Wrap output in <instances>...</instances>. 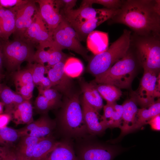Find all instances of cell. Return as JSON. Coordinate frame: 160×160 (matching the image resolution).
<instances>
[{
	"mask_svg": "<svg viewBox=\"0 0 160 160\" xmlns=\"http://www.w3.org/2000/svg\"><path fill=\"white\" fill-rule=\"evenodd\" d=\"M38 89L39 95L44 96L58 107L61 106L62 103L61 100V95L57 90L52 88L45 89Z\"/></svg>",
	"mask_w": 160,
	"mask_h": 160,
	"instance_id": "obj_36",
	"label": "cell"
},
{
	"mask_svg": "<svg viewBox=\"0 0 160 160\" xmlns=\"http://www.w3.org/2000/svg\"><path fill=\"white\" fill-rule=\"evenodd\" d=\"M132 32L124 29L121 36L106 50L89 58L87 71L97 77L105 73L123 57L129 48Z\"/></svg>",
	"mask_w": 160,
	"mask_h": 160,
	"instance_id": "obj_4",
	"label": "cell"
},
{
	"mask_svg": "<svg viewBox=\"0 0 160 160\" xmlns=\"http://www.w3.org/2000/svg\"><path fill=\"white\" fill-rule=\"evenodd\" d=\"M130 44L144 70L158 75L160 69V36H140L132 32Z\"/></svg>",
	"mask_w": 160,
	"mask_h": 160,
	"instance_id": "obj_5",
	"label": "cell"
},
{
	"mask_svg": "<svg viewBox=\"0 0 160 160\" xmlns=\"http://www.w3.org/2000/svg\"><path fill=\"white\" fill-rule=\"evenodd\" d=\"M0 100L4 105V113L10 115L17 105L27 100L5 84L0 83Z\"/></svg>",
	"mask_w": 160,
	"mask_h": 160,
	"instance_id": "obj_20",
	"label": "cell"
},
{
	"mask_svg": "<svg viewBox=\"0 0 160 160\" xmlns=\"http://www.w3.org/2000/svg\"><path fill=\"white\" fill-rule=\"evenodd\" d=\"M20 137L17 130L6 127L0 129V145L9 147Z\"/></svg>",
	"mask_w": 160,
	"mask_h": 160,
	"instance_id": "obj_30",
	"label": "cell"
},
{
	"mask_svg": "<svg viewBox=\"0 0 160 160\" xmlns=\"http://www.w3.org/2000/svg\"><path fill=\"white\" fill-rule=\"evenodd\" d=\"M118 9H95L92 6L81 4L79 8L60 12L63 17L75 30L86 22L98 17L115 12Z\"/></svg>",
	"mask_w": 160,
	"mask_h": 160,
	"instance_id": "obj_10",
	"label": "cell"
},
{
	"mask_svg": "<svg viewBox=\"0 0 160 160\" xmlns=\"http://www.w3.org/2000/svg\"><path fill=\"white\" fill-rule=\"evenodd\" d=\"M3 77V76L2 75H0V81Z\"/></svg>",
	"mask_w": 160,
	"mask_h": 160,
	"instance_id": "obj_48",
	"label": "cell"
},
{
	"mask_svg": "<svg viewBox=\"0 0 160 160\" xmlns=\"http://www.w3.org/2000/svg\"><path fill=\"white\" fill-rule=\"evenodd\" d=\"M4 107V104L1 102L0 101V114L2 113Z\"/></svg>",
	"mask_w": 160,
	"mask_h": 160,
	"instance_id": "obj_46",
	"label": "cell"
},
{
	"mask_svg": "<svg viewBox=\"0 0 160 160\" xmlns=\"http://www.w3.org/2000/svg\"><path fill=\"white\" fill-rule=\"evenodd\" d=\"M84 69L82 63L76 58L68 57L64 63V72L67 75L71 78L79 76L82 73Z\"/></svg>",
	"mask_w": 160,
	"mask_h": 160,
	"instance_id": "obj_29",
	"label": "cell"
},
{
	"mask_svg": "<svg viewBox=\"0 0 160 160\" xmlns=\"http://www.w3.org/2000/svg\"><path fill=\"white\" fill-rule=\"evenodd\" d=\"M149 124L152 129L159 131L160 130V114L154 116L147 122Z\"/></svg>",
	"mask_w": 160,
	"mask_h": 160,
	"instance_id": "obj_40",
	"label": "cell"
},
{
	"mask_svg": "<svg viewBox=\"0 0 160 160\" xmlns=\"http://www.w3.org/2000/svg\"><path fill=\"white\" fill-rule=\"evenodd\" d=\"M56 125L55 121L45 114H42L37 120L17 130L20 137L29 136L43 138L49 136Z\"/></svg>",
	"mask_w": 160,
	"mask_h": 160,
	"instance_id": "obj_13",
	"label": "cell"
},
{
	"mask_svg": "<svg viewBox=\"0 0 160 160\" xmlns=\"http://www.w3.org/2000/svg\"><path fill=\"white\" fill-rule=\"evenodd\" d=\"M108 23L124 25L138 35L160 36V1L124 0Z\"/></svg>",
	"mask_w": 160,
	"mask_h": 160,
	"instance_id": "obj_1",
	"label": "cell"
},
{
	"mask_svg": "<svg viewBox=\"0 0 160 160\" xmlns=\"http://www.w3.org/2000/svg\"><path fill=\"white\" fill-rule=\"evenodd\" d=\"M13 80L16 92L25 88H34L32 77L30 72L26 68L14 72Z\"/></svg>",
	"mask_w": 160,
	"mask_h": 160,
	"instance_id": "obj_28",
	"label": "cell"
},
{
	"mask_svg": "<svg viewBox=\"0 0 160 160\" xmlns=\"http://www.w3.org/2000/svg\"><path fill=\"white\" fill-rule=\"evenodd\" d=\"M31 73L35 86H37L47 73L48 68L44 65L35 63H28L26 68Z\"/></svg>",
	"mask_w": 160,
	"mask_h": 160,
	"instance_id": "obj_31",
	"label": "cell"
},
{
	"mask_svg": "<svg viewBox=\"0 0 160 160\" xmlns=\"http://www.w3.org/2000/svg\"><path fill=\"white\" fill-rule=\"evenodd\" d=\"M92 83L102 97L107 102L115 103L122 95V92L120 89L114 85L108 84L97 85L94 82Z\"/></svg>",
	"mask_w": 160,
	"mask_h": 160,
	"instance_id": "obj_27",
	"label": "cell"
},
{
	"mask_svg": "<svg viewBox=\"0 0 160 160\" xmlns=\"http://www.w3.org/2000/svg\"><path fill=\"white\" fill-rule=\"evenodd\" d=\"M12 152L8 148L2 160H11Z\"/></svg>",
	"mask_w": 160,
	"mask_h": 160,
	"instance_id": "obj_45",
	"label": "cell"
},
{
	"mask_svg": "<svg viewBox=\"0 0 160 160\" xmlns=\"http://www.w3.org/2000/svg\"><path fill=\"white\" fill-rule=\"evenodd\" d=\"M123 1L121 0H83L81 3L92 6L93 4H97L103 5L107 9H118L121 8Z\"/></svg>",
	"mask_w": 160,
	"mask_h": 160,
	"instance_id": "obj_35",
	"label": "cell"
},
{
	"mask_svg": "<svg viewBox=\"0 0 160 160\" xmlns=\"http://www.w3.org/2000/svg\"><path fill=\"white\" fill-rule=\"evenodd\" d=\"M20 137L15 151H14L16 158L17 160H31L36 145L43 138L29 136Z\"/></svg>",
	"mask_w": 160,
	"mask_h": 160,
	"instance_id": "obj_21",
	"label": "cell"
},
{
	"mask_svg": "<svg viewBox=\"0 0 160 160\" xmlns=\"http://www.w3.org/2000/svg\"><path fill=\"white\" fill-rule=\"evenodd\" d=\"M59 143L49 136L43 138L36 145L31 160H47Z\"/></svg>",
	"mask_w": 160,
	"mask_h": 160,
	"instance_id": "obj_25",
	"label": "cell"
},
{
	"mask_svg": "<svg viewBox=\"0 0 160 160\" xmlns=\"http://www.w3.org/2000/svg\"><path fill=\"white\" fill-rule=\"evenodd\" d=\"M55 120L59 132L65 139L84 138L89 134L80 104L79 95L66 96Z\"/></svg>",
	"mask_w": 160,
	"mask_h": 160,
	"instance_id": "obj_2",
	"label": "cell"
},
{
	"mask_svg": "<svg viewBox=\"0 0 160 160\" xmlns=\"http://www.w3.org/2000/svg\"><path fill=\"white\" fill-rule=\"evenodd\" d=\"M29 0H0V5L8 9L12 8L25 4Z\"/></svg>",
	"mask_w": 160,
	"mask_h": 160,
	"instance_id": "obj_39",
	"label": "cell"
},
{
	"mask_svg": "<svg viewBox=\"0 0 160 160\" xmlns=\"http://www.w3.org/2000/svg\"><path fill=\"white\" fill-rule=\"evenodd\" d=\"M81 108L83 116L89 134L95 136L101 135L108 128L102 120L100 121L99 113L82 99Z\"/></svg>",
	"mask_w": 160,
	"mask_h": 160,
	"instance_id": "obj_16",
	"label": "cell"
},
{
	"mask_svg": "<svg viewBox=\"0 0 160 160\" xmlns=\"http://www.w3.org/2000/svg\"><path fill=\"white\" fill-rule=\"evenodd\" d=\"M138 63L140 64L135 49L130 44L125 55L105 73L95 77L93 82L112 85L119 89L128 88L131 84Z\"/></svg>",
	"mask_w": 160,
	"mask_h": 160,
	"instance_id": "obj_3",
	"label": "cell"
},
{
	"mask_svg": "<svg viewBox=\"0 0 160 160\" xmlns=\"http://www.w3.org/2000/svg\"><path fill=\"white\" fill-rule=\"evenodd\" d=\"M38 89H47L52 88V83L48 77L44 76L37 86Z\"/></svg>",
	"mask_w": 160,
	"mask_h": 160,
	"instance_id": "obj_41",
	"label": "cell"
},
{
	"mask_svg": "<svg viewBox=\"0 0 160 160\" xmlns=\"http://www.w3.org/2000/svg\"><path fill=\"white\" fill-rule=\"evenodd\" d=\"M108 34L105 32L94 31L87 36V46L95 55L100 53L108 48Z\"/></svg>",
	"mask_w": 160,
	"mask_h": 160,
	"instance_id": "obj_23",
	"label": "cell"
},
{
	"mask_svg": "<svg viewBox=\"0 0 160 160\" xmlns=\"http://www.w3.org/2000/svg\"><path fill=\"white\" fill-rule=\"evenodd\" d=\"M34 104L36 111L42 114H47L50 110L58 107L44 96L39 95L36 98Z\"/></svg>",
	"mask_w": 160,
	"mask_h": 160,
	"instance_id": "obj_32",
	"label": "cell"
},
{
	"mask_svg": "<svg viewBox=\"0 0 160 160\" xmlns=\"http://www.w3.org/2000/svg\"><path fill=\"white\" fill-rule=\"evenodd\" d=\"M54 43L62 50L68 49L81 55L89 60L87 49L81 44V39L74 28L63 17L57 27L52 32Z\"/></svg>",
	"mask_w": 160,
	"mask_h": 160,
	"instance_id": "obj_8",
	"label": "cell"
},
{
	"mask_svg": "<svg viewBox=\"0 0 160 160\" xmlns=\"http://www.w3.org/2000/svg\"><path fill=\"white\" fill-rule=\"evenodd\" d=\"M91 137L80 138L74 148L76 160H113L118 153L114 148L92 140Z\"/></svg>",
	"mask_w": 160,
	"mask_h": 160,
	"instance_id": "obj_7",
	"label": "cell"
},
{
	"mask_svg": "<svg viewBox=\"0 0 160 160\" xmlns=\"http://www.w3.org/2000/svg\"><path fill=\"white\" fill-rule=\"evenodd\" d=\"M62 50L53 42L47 65L46 66L47 68H50L60 62L66 61L68 57Z\"/></svg>",
	"mask_w": 160,
	"mask_h": 160,
	"instance_id": "obj_33",
	"label": "cell"
},
{
	"mask_svg": "<svg viewBox=\"0 0 160 160\" xmlns=\"http://www.w3.org/2000/svg\"><path fill=\"white\" fill-rule=\"evenodd\" d=\"M11 160H17L16 158L14 151H12Z\"/></svg>",
	"mask_w": 160,
	"mask_h": 160,
	"instance_id": "obj_47",
	"label": "cell"
},
{
	"mask_svg": "<svg viewBox=\"0 0 160 160\" xmlns=\"http://www.w3.org/2000/svg\"><path fill=\"white\" fill-rule=\"evenodd\" d=\"M76 0H57L58 4L60 8V12L69 11L73 9L76 5Z\"/></svg>",
	"mask_w": 160,
	"mask_h": 160,
	"instance_id": "obj_37",
	"label": "cell"
},
{
	"mask_svg": "<svg viewBox=\"0 0 160 160\" xmlns=\"http://www.w3.org/2000/svg\"><path fill=\"white\" fill-rule=\"evenodd\" d=\"M11 120L16 125L28 124L33 121V108L30 100H25L17 105L10 114Z\"/></svg>",
	"mask_w": 160,
	"mask_h": 160,
	"instance_id": "obj_22",
	"label": "cell"
},
{
	"mask_svg": "<svg viewBox=\"0 0 160 160\" xmlns=\"http://www.w3.org/2000/svg\"><path fill=\"white\" fill-rule=\"evenodd\" d=\"M159 74L144 70L139 87L132 92L131 96L142 108L149 107L154 103L155 98L160 97Z\"/></svg>",
	"mask_w": 160,
	"mask_h": 160,
	"instance_id": "obj_9",
	"label": "cell"
},
{
	"mask_svg": "<svg viewBox=\"0 0 160 160\" xmlns=\"http://www.w3.org/2000/svg\"><path fill=\"white\" fill-rule=\"evenodd\" d=\"M65 61L59 63L48 68L47 77L52 84V88L57 90L66 96L71 94L73 83L71 78L65 73L64 71Z\"/></svg>",
	"mask_w": 160,
	"mask_h": 160,
	"instance_id": "obj_14",
	"label": "cell"
},
{
	"mask_svg": "<svg viewBox=\"0 0 160 160\" xmlns=\"http://www.w3.org/2000/svg\"><path fill=\"white\" fill-rule=\"evenodd\" d=\"M3 57V64L7 70L12 72L20 70L22 63L33 62L34 46L19 38L12 41H1Z\"/></svg>",
	"mask_w": 160,
	"mask_h": 160,
	"instance_id": "obj_6",
	"label": "cell"
},
{
	"mask_svg": "<svg viewBox=\"0 0 160 160\" xmlns=\"http://www.w3.org/2000/svg\"><path fill=\"white\" fill-rule=\"evenodd\" d=\"M123 112L122 105L117 104L116 103L114 105V111L111 117L106 121L108 128H120Z\"/></svg>",
	"mask_w": 160,
	"mask_h": 160,
	"instance_id": "obj_34",
	"label": "cell"
},
{
	"mask_svg": "<svg viewBox=\"0 0 160 160\" xmlns=\"http://www.w3.org/2000/svg\"><path fill=\"white\" fill-rule=\"evenodd\" d=\"M35 0H29L23 4L12 9L15 15V27L14 38H21L32 22L33 17L38 9Z\"/></svg>",
	"mask_w": 160,
	"mask_h": 160,
	"instance_id": "obj_12",
	"label": "cell"
},
{
	"mask_svg": "<svg viewBox=\"0 0 160 160\" xmlns=\"http://www.w3.org/2000/svg\"><path fill=\"white\" fill-rule=\"evenodd\" d=\"M11 120L10 115L4 113L0 114V129L7 127L10 121Z\"/></svg>",
	"mask_w": 160,
	"mask_h": 160,
	"instance_id": "obj_42",
	"label": "cell"
},
{
	"mask_svg": "<svg viewBox=\"0 0 160 160\" xmlns=\"http://www.w3.org/2000/svg\"><path fill=\"white\" fill-rule=\"evenodd\" d=\"M80 84L83 94V99L99 113L103 107V100L93 84L92 82L89 83L81 79Z\"/></svg>",
	"mask_w": 160,
	"mask_h": 160,
	"instance_id": "obj_19",
	"label": "cell"
},
{
	"mask_svg": "<svg viewBox=\"0 0 160 160\" xmlns=\"http://www.w3.org/2000/svg\"><path fill=\"white\" fill-rule=\"evenodd\" d=\"M22 39L34 46H39L53 41L52 33L47 26L39 12H36L32 18V22L22 37Z\"/></svg>",
	"mask_w": 160,
	"mask_h": 160,
	"instance_id": "obj_11",
	"label": "cell"
},
{
	"mask_svg": "<svg viewBox=\"0 0 160 160\" xmlns=\"http://www.w3.org/2000/svg\"><path fill=\"white\" fill-rule=\"evenodd\" d=\"M9 147L0 146V160H2Z\"/></svg>",
	"mask_w": 160,
	"mask_h": 160,
	"instance_id": "obj_43",
	"label": "cell"
},
{
	"mask_svg": "<svg viewBox=\"0 0 160 160\" xmlns=\"http://www.w3.org/2000/svg\"><path fill=\"white\" fill-rule=\"evenodd\" d=\"M122 105L123 112L119 128L121 130V136L131 132V129L135 122L139 109L135 100L132 96L124 102Z\"/></svg>",
	"mask_w": 160,
	"mask_h": 160,
	"instance_id": "obj_17",
	"label": "cell"
},
{
	"mask_svg": "<svg viewBox=\"0 0 160 160\" xmlns=\"http://www.w3.org/2000/svg\"><path fill=\"white\" fill-rule=\"evenodd\" d=\"M15 27V11L0 5V40H8L10 36L14 33Z\"/></svg>",
	"mask_w": 160,
	"mask_h": 160,
	"instance_id": "obj_18",
	"label": "cell"
},
{
	"mask_svg": "<svg viewBox=\"0 0 160 160\" xmlns=\"http://www.w3.org/2000/svg\"><path fill=\"white\" fill-rule=\"evenodd\" d=\"M3 65V57L2 51L1 43L0 40V75H2L1 72Z\"/></svg>",
	"mask_w": 160,
	"mask_h": 160,
	"instance_id": "obj_44",
	"label": "cell"
},
{
	"mask_svg": "<svg viewBox=\"0 0 160 160\" xmlns=\"http://www.w3.org/2000/svg\"><path fill=\"white\" fill-rule=\"evenodd\" d=\"M146 108L138 109L136 115L135 122L131 132L139 129L146 124L151 119L160 113V99L155 101L151 105Z\"/></svg>",
	"mask_w": 160,
	"mask_h": 160,
	"instance_id": "obj_26",
	"label": "cell"
},
{
	"mask_svg": "<svg viewBox=\"0 0 160 160\" xmlns=\"http://www.w3.org/2000/svg\"><path fill=\"white\" fill-rule=\"evenodd\" d=\"M107 102L103 107V114L101 116V120L103 121L108 120L112 117L114 111V105L116 103Z\"/></svg>",
	"mask_w": 160,
	"mask_h": 160,
	"instance_id": "obj_38",
	"label": "cell"
},
{
	"mask_svg": "<svg viewBox=\"0 0 160 160\" xmlns=\"http://www.w3.org/2000/svg\"><path fill=\"white\" fill-rule=\"evenodd\" d=\"M73 145L70 140L65 139L59 142L56 147L49 154L47 160H76Z\"/></svg>",
	"mask_w": 160,
	"mask_h": 160,
	"instance_id": "obj_24",
	"label": "cell"
},
{
	"mask_svg": "<svg viewBox=\"0 0 160 160\" xmlns=\"http://www.w3.org/2000/svg\"><path fill=\"white\" fill-rule=\"evenodd\" d=\"M35 1L39 5V11L41 16L48 30L52 33L63 18L60 9L54 0H36Z\"/></svg>",
	"mask_w": 160,
	"mask_h": 160,
	"instance_id": "obj_15",
	"label": "cell"
}]
</instances>
